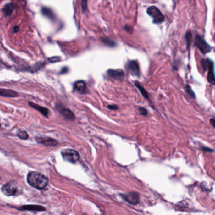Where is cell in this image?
<instances>
[{
  "label": "cell",
  "mask_w": 215,
  "mask_h": 215,
  "mask_svg": "<svg viewBox=\"0 0 215 215\" xmlns=\"http://www.w3.org/2000/svg\"><path fill=\"white\" fill-rule=\"evenodd\" d=\"M74 89L75 91L80 94H84L87 92L86 84L84 81L78 80L75 82L74 85Z\"/></svg>",
  "instance_id": "obj_13"
},
{
  "label": "cell",
  "mask_w": 215,
  "mask_h": 215,
  "mask_svg": "<svg viewBox=\"0 0 215 215\" xmlns=\"http://www.w3.org/2000/svg\"><path fill=\"white\" fill-rule=\"evenodd\" d=\"M18 136L23 140H26L28 138V135L27 134V133L25 131H20L17 133Z\"/></svg>",
  "instance_id": "obj_20"
},
{
  "label": "cell",
  "mask_w": 215,
  "mask_h": 215,
  "mask_svg": "<svg viewBox=\"0 0 215 215\" xmlns=\"http://www.w3.org/2000/svg\"><path fill=\"white\" fill-rule=\"evenodd\" d=\"M61 153L64 160L71 163H75L79 158V155L78 152L72 149L63 150L61 152Z\"/></svg>",
  "instance_id": "obj_5"
},
{
  "label": "cell",
  "mask_w": 215,
  "mask_h": 215,
  "mask_svg": "<svg viewBox=\"0 0 215 215\" xmlns=\"http://www.w3.org/2000/svg\"><path fill=\"white\" fill-rule=\"evenodd\" d=\"M48 60V61H49L50 62L55 63V62H57L60 61V60H61V58H60V57H53L49 58Z\"/></svg>",
  "instance_id": "obj_24"
},
{
  "label": "cell",
  "mask_w": 215,
  "mask_h": 215,
  "mask_svg": "<svg viewBox=\"0 0 215 215\" xmlns=\"http://www.w3.org/2000/svg\"><path fill=\"white\" fill-rule=\"evenodd\" d=\"M29 105L30 106H31L33 108L38 110V111H40L43 115L45 116L46 117L48 116V109L45 108H43V107H41L38 104H36L35 103H33L31 102H29Z\"/></svg>",
  "instance_id": "obj_15"
},
{
  "label": "cell",
  "mask_w": 215,
  "mask_h": 215,
  "mask_svg": "<svg viewBox=\"0 0 215 215\" xmlns=\"http://www.w3.org/2000/svg\"><path fill=\"white\" fill-rule=\"evenodd\" d=\"M107 74L109 77L115 79H121L124 77V72L121 69H109Z\"/></svg>",
  "instance_id": "obj_11"
},
{
  "label": "cell",
  "mask_w": 215,
  "mask_h": 215,
  "mask_svg": "<svg viewBox=\"0 0 215 215\" xmlns=\"http://www.w3.org/2000/svg\"><path fill=\"white\" fill-rule=\"evenodd\" d=\"M202 150H204V151H209V152H211V151H212V150L211 149H210V148H207V147H204V148H202Z\"/></svg>",
  "instance_id": "obj_28"
},
{
  "label": "cell",
  "mask_w": 215,
  "mask_h": 215,
  "mask_svg": "<svg viewBox=\"0 0 215 215\" xmlns=\"http://www.w3.org/2000/svg\"><path fill=\"white\" fill-rule=\"evenodd\" d=\"M101 39H102V42H103L105 45H108V46H109V47H112L115 46V45H116L115 42H114V41H113L112 40L109 39V38L103 37V38H102Z\"/></svg>",
  "instance_id": "obj_18"
},
{
  "label": "cell",
  "mask_w": 215,
  "mask_h": 215,
  "mask_svg": "<svg viewBox=\"0 0 215 215\" xmlns=\"http://www.w3.org/2000/svg\"><path fill=\"white\" fill-rule=\"evenodd\" d=\"M210 123L214 128H215V118L211 119H210Z\"/></svg>",
  "instance_id": "obj_26"
},
{
  "label": "cell",
  "mask_w": 215,
  "mask_h": 215,
  "mask_svg": "<svg viewBox=\"0 0 215 215\" xmlns=\"http://www.w3.org/2000/svg\"><path fill=\"white\" fill-rule=\"evenodd\" d=\"M81 6H82V9L83 12H85L87 11V0H82L81 1Z\"/></svg>",
  "instance_id": "obj_23"
},
{
  "label": "cell",
  "mask_w": 215,
  "mask_h": 215,
  "mask_svg": "<svg viewBox=\"0 0 215 215\" xmlns=\"http://www.w3.org/2000/svg\"><path fill=\"white\" fill-rule=\"evenodd\" d=\"M20 210H26V211H45V207L40 205H24L19 208Z\"/></svg>",
  "instance_id": "obj_12"
},
{
  "label": "cell",
  "mask_w": 215,
  "mask_h": 215,
  "mask_svg": "<svg viewBox=\"0 0 215 215\" xmlns=\"http://www.w3.org/2000/svg\"><path fill=\"white\" fill-rule=\"evenodd\" d=\"M135 85L137 87V88L139 89V91L141 92V94L145 97V98H148V92L146 91V90L138 83L136 82L135 83Z\"/></svg>",
  "instance_id": "obj_19"
},
{
  "label": "cell",
  "mask_w": 215,
  "mask_h": 215,
  "mask_svg": "<svg viewBox=\"0 0 215 215\" xmlns=\"http://www.w3.org/2000/svg\"><path fill=\"white\" fill-rule=\"evenodd\" d=\"M18 96V94L13 90L0 89V96L8 97H15Z\"/></svg>",
  "instance_id": "obj_14"
},
{
  "label": "cell",
  "mask_w": 215,
  "mask_h": 215,
  "mask_svg": "<svg viewBox=\"0 0 215 215\" xmlns=\"http://www.w3.org/2000/svg\"><path fill=\"white\" fill-rule=\"evenodd\" d=\"M56 109L65 119L68 120H72L75 118V116L74 113L70 109L64 108L61 104H57Z\"/></svg>",
  "instance_id": "obj_7"
},
{
  "label": "cell",
  "mask_w": 215,
  "mask_h": 215,
  "mask_svg": "<svg viewBox=\"0 0 215 215\" xmlns=\"http://www.w3.org/2000/svg\"><path fill=\"white\" fill-rule=\"evenodd\" d=\"M27 182L34 188L43 189L48 184V179L45 175L40 172H30L27 175Z\"/></svg>",
  "instance_id": "obj_1"
},
{
  "label": "cell",
  "mask_w": 215,
  "mask_h": 215,
  "mask_svg": "<svg viewBox=\"0 0 215 215\" xmlns=\"http://www.w3.org/2000/svg\"><path fill=\"white\" fill-rule=\"evenodd\" d=\"M127 69L132 75L137 76L140 74L139 65L138 62L135 60H131L128 63Z\"/></svg>",
  "instance_id": "obj_9"
},
{
  "label": "cell",
  "mask_w": 215,
  "mask_h": 215,
  "mask_svg": "<svg viewBox=\"0 0 215 215\" xmlns=\"http://www.w3.org/2000/svg\"><path fill=\"white\" fill-rule=\"evenodd\" d=\"M41 13L44 16H45L46 17H47L48 18H49L50 19H54L55 18V14L53 13V11L48 8L43 7L41 9Z\"/></svg>",
  "instance_id": "obj_16"
},
{
  "label": "cell",
  "mask_w": 215,
  "mask_h": 215,
  "mask_svg": "<svg viewBox=\"0 0 215 215\" xmlns=\"http://www.w3.org/2000/svg\"><path fill=\"white\" fill-rule=\"evenodd\" d=\"M14 9V6L13 4H7L3 9V12L5 16H9Z\"/></svg>",
  "instance_id": "obj_17"
},
{
  "label": "cell",
  "mask_w": 215,
  "mask_h": 215,
  "mask_svg": "<svg viewBox=\"0 0 215 215\" xmlns=\"http://www.w3.org/2000/svg\"><path fill=\"white\" fill-rule=\"evenodd\" d=\"M185 90H186L187 93L189 94V96L190 97H193V98L195 97V94L194 93V91H192V89H191V87L189 85H186Z\"/></svg>",
  "instance_id": "obj_21"
},
{
  "label": "cell",
  "mask_w": 215,
  "mask_h": 215,
  "mask_svg": "<svg viewBox=\"0 0 215 215\" xmlns=\"http://www.w3.org/2000/svg\"><path fill=\"white\" fill-rule=\"evenodd\" d=\"M201 65L204 70H207V80L212 84L215 85V74L214 70V63L212 60L206 58L201 60Z\"/></svg>",
  "instance_id": "obj_3"
},
{
  "label": "cell",
  "mask_w": 215,
  "mask_h": 215,
  "mask_svg": "<svg viewBox=\"0 0 215 215\" xmlns=\"http://www.w3.org/2000/svg\"><path fill=\"white\" fill-rule=\"evenodd\" d=\"M146 13L149 16L153 18V23H160L163 21L164 16L160 11L155 6H150L146 9Z\"/></svg>",
  "instance_id": "obj_4"
},
{
  "label": "cell",
  "mask_w": 215,
  "mask_h": 215,
  "mask_svg": "<svg viewBox=\"0 0 215 215\" xmlns=\"http://www.w3.org/2000/svg\"><path fill=\"white\" fill-rule=\"evenodd\" d=\"M108 108L109 109H118V107L116 106H114V105H109L108 106Z\"/></svg>",
  "instance_id": "obj_27"
},
{
  "label": "cell",
  "mask_w": 215,
  "mask_h": 215,
  "mask_svg": "<svg viewBox=\"0 0 215 215\" xmlns=\"http://www.w3.org/2000/svg\"><path fill=\"white\" fill-rule=\"evenodd\" d=\"M185 39H186V43H187V48H189V46L191 42V39H192V35L191 33L189 32H187L185 35Z\"/></svg>",
  "instance_id": "obj_22"
},
{
  "label": "cell",
  "mask_w": 215,
  "mask_h": 215,
  "mask_svg": "<svg viewBox=\"0 0 215 215\" xmlns=\"http://www.w3.org/2000/svg\"><path fill=\"white\" fill-rule=\"evenodd\" d=\"M122 197L131 204H136L139 202V196L136 192H130L122 194Z\"/></svg>",
  "instance_id": "obj_8"
},
{
  "label": "cell",
  "mask_w": 215,
  "mask_h": 215,
  "mask_svg": "<svg viewBox=\"0 0 215 215\" xmlns=\"http://www.w3.org/2000/svg\"><path fill=\"white\" fill-rule=\"evenodd\" d=\"M138 111H139L140 114H141V115H146V114H147V113H148L147 111H146V109L145 108H141V107L139 108Z\"/></svg>",
  "instance_id": "obj_25"
},
{
  "label": "cell",
  "mask_w": 215,
  "mask_h": 215,
  "mask_svg": "<svg viewBox=\"0 0 215 215\" xmlns=\"http://www.w3.org/2000/svg\"><path fill=\"white\" fill-rule=\"evenodd\" d=\"M195 45L203 54L207 53L211 50V48L209 45L200 35H196Z\"/></svg>",
  "instance_id": "obj_6"
},
{
  "label": "cell",
  "mask_w": 215,
  "mask_h": 215,
  "mask_svg": "<svg viewBox=\"0 0 215 215\" xmlns=\"http://www.w3.org/2000/svg\"><path fill=\"white\" fill-rule=\"evenodd\" d=\"M36 140L38 143L45 145L46 146H55L58 142L55 139L47 137H36Z\"/></svg>",
  "instance_id": "obj_10"
},
{
  "label": "cell",
  "mask_w": 215,
  "mask_h": 215,
  "mask_svg": "<svg viewBox=\"0 0 215 215\" xmlns=\"http://www.w3.org/2000/svg\"><path fill=\"white\" fill-rule=\"evenodd\" d=\"M1 190L4 194L7 196H18L22 193V188L16 182L11 180L1 187Z\"/></svg>",
  "instance_id": "obj_2"
}]
</instances>
